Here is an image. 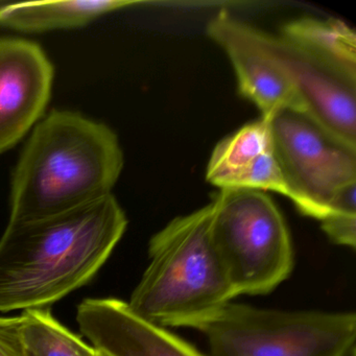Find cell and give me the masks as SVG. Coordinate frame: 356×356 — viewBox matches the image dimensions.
<instances>
[{
	"label": "cell",
	"instance_id": "6da1fadb",
	"mask_svg": "<svg viewBox=\"0 0 356 356\" xmlns=\"http://www.w3.org/2000/svg\"><path fill=\"white\" fill-rule=\"evenodd\" d=\"M127 226L113 195L59 216L9 222L0 237V312L45 309L86 285Z\"/></svg>",
	"mask_w": 356,
	"mask_h": 356
},
{
	"label": "cell",
	"instance_id": "7a4b0ae2",
	"mask_svg": "<svg viewBox=\"0 0 356 356\" xmlns=\"http://www.w3.org/2000/svg\"><path fill=\"white\" fill-rule=\"evenodd\" d=\"M124 168L118 135L72 110L35 126L12 172L10 222L80 209L112 195Z\"/></svg>",
	"mask_w": 356,
	"mask_h": 356
},
{
	"label": "cell",
	"instance_id": "3957f363",
	"mask_svg": "<svg viewBox=\"0 0 356 356\" xmlns=\"http://www.w3.org/2000/svg\"><path fill=\"white\" fill-rule=\"evenodd\" d=\"M214 204L170 220L149 245V264L128 303L162 327H189L236 297L211 237Z\"/></svg>",
	"mask_w": 356,
	"mask_h": 356
},
{
	"label": "cell",
	"instance_id": "277c9868",
	"mask_svg": "<svg viewBox=\"0 0 356 356\" xmlns=\"http://www.w3.org/2000/svg\"><path fill=\"white\" fill-rule=\"evenodd\" d=\"M210 356H347L353 312H289L227 303L197 325Z\"/></svg>",
	"mask_w": 356,
	"mask_h": 356
},
{
	"label": "cell",
	"instance_id": "5b68a950",
	"mask_svg": "<svg viewBox=\"0 0 356 356\" xmlns=\"http://www.w3.org/2000/svg\"><path fill=\"white\" fill-rule=\"evenodd\" d=\"M212 202V241L236 296L264 295L289 278L293 243L272 199L262 191L222 189Z\"/></svg>",
	"mask_w": 356,
	"mask_h": 356
},
{
	"label": "cell",
	"instance_id": "8992f818",
	"mask_svg": "<svg viewBox=\"0 0 356 356\" xmlns=\"http://www.w3.org/2000/svg\"><path fill=\"white\" fill-rule=\"evenodd\" d=\"M268 120L273 152L304 216L321 220L341 187L356 182V147L303 112L284 110Z\"/></svg>",
	"mask_w": 356,
	"mask_h": 356
},
{
	"label": "cell",
	"instance_id": "52a82bcc",
	"mask_svg": "<svg viewBox=\"0 0 356 356\" xmlns=\"http://www.w3.org/2000/svg\"><path fill=\"white\" fill-rule=\"evenodd\" d=\"M55 68L34 41L0 37V155L13 149L44 116Z\"/></svg>",
	"mask_w": 356,
	"mask_h": 356
},
{
	"label": "cell",
	"instance_id": "ba28073f",
	"mask_svg": "<svg viewBox=\"0 0 356 356\" xmlns=\"http://www.w3.org/2000/svg\"><path fill=\"white\" fill-rule=\"evenodd\" d=\"M303 103L306 114L331 134L356 147V82L277 35L261 32Z\"/></svg>",
	"mask_w": 356,
	"mask_h": 356
},
{
	"label": "cell",
	"instance_id": "9c48e42d",
	"mask_svg": "<svg viewBox=\"0 0 356 356\" xmlns=\"http://www.w3.org/2000/svg\"><path fill=\"white\" fill-rule=\"evenodd\" d=\"M207 34L228 56L239 92L259 109L261 118L284 110L306 113L291 81L262 41L261 32L220 12L207 24Z\"/></svg>",
	"mask_w": 356,
	"mask_h": 356
},
{
	"label": "cell",
	"instance_id": "30bf717a",
	"mask_svg": "<svg viewBox=\"0 0 356 356\" xmlns=\"http://www.w3.org/2000/svg\"><path fill=\"white\" fill-rule=\"evenodd\" d=\"M76 322L92 347L106 356H205L115 298L84 300L76 309Z\"/></svg>",
	"mask_w": 356,
	"mask_h": 356
},
{
	"label": "cell",
	"instance_id": "8fae6325",
	"mask_svg": "<svg viewBox=\"0 0 356 356\" xmlns=\"http://www.w3.org/2000/svg\"><path fill=\"white\" fill-rule=\"evenodd\" d=\"M138 1L68 0L20 3L0 7V26L20 33H47L82 28L97 18L120 11Z\"/></svg>",
	"mask_w": 356,
	"mask_h": 356
},
{
	"label": "cell",
	"instance_id": "7c38bea8",
	"mask_svg": "<svg viewBox=\"0 0 356 356\" xmlns=\"http://www.w3.org/2000/svg\"><path fill=\"white\" fill-rule=\"evenodd\" d=\"M279 35L356 82V35L345 22L301 18L285 24Z\"/></svg>",
	"mask_w": 356,
	"mask_h": 356
},
{
	"label": "cell",
	"instance_id": "4fadbf2b",
	"mask_svg": "<svg viewBox=\"0 0 356 356\" xmlns=\"http://www.w3.org/2000/svg\"><path fill=\"white\" fill-rule=\"evenodd\" d=\"M270 149V124L268 120L260 118L216 145L208 162L206 179L220 191L231 189L235 181Z\"/></svg>",
	"mask_w": 356,
	"mask_h": 356
},
{
	"label": "cell",
	"instance_id": "5bb4252c",
	"mask_svg": "<svg viewBox=\"0 0 356 356\" xmlns=\"http://www.w3.org/2000/svg\"><path fill=\"white\" fill-rule=\"evenodd\" d=\"M22 337L29 356H99L51 314L49 308L22 312Z\"/></svg>",
	"mask_w": 356,
	"mask_h": 356
},
{
	"label": "cell",
	"instance_id": "9a60e30c",
	"mask_svg": "<svg viewBox=\"0 0 356 356\" xmlns=\"http://www.w3.org/2000/svg\"><path fill=\"white\" fill-rule=\"evenodd\" d=\"M356 182L341 187L329 202L320 220L325 234L332 243L354 249L356 245Z\"/></svg>",
	"mask_w": 356,
	"mask_h": 356
},
{
	"label": "cell",
	"instance_id": "2e32d148",
	"mask_svg": "<svg viewBox=\"0 0 356 356\" xmlns=\"http://www.w3.org/2000/svg\"><path fill=\"white\" fill-rule=\"evenodd\" d=\"M0 356H29L22 337V318L0 316Z\"/></svg>",
	"mask_w": 356,
	"mask_h": 356
},
{
	"label": "cell",
	"instance_id": "e0dca14e",
	"mask_svg": "<svg viewBox=\"0 0 356 356\" xmlns=\"http://www.w3.org/2000/svg\"><path fill=\"white\" fill-rule=\"evenodd\" d=\"M97 353H99V356H106V355H104V354H102L101 352L97 351Z\"/></svg>",
	"mask_w": 356,
	"mask_h": 356
}]
</instances>
